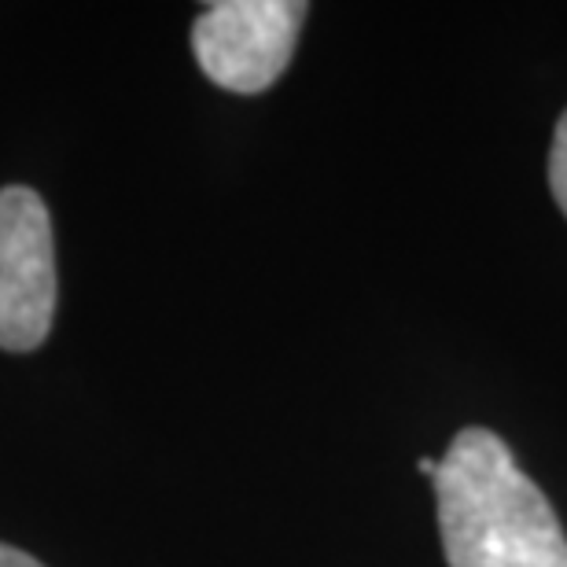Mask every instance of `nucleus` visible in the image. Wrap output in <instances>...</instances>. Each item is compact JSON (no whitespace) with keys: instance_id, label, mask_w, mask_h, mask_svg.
I'll list each match as a JSON object with an SVG mask.
<instances>
[{"instance_id":"f257e3e1","label":"nucleus","mask_w":567,"mask_h":567,"mask_svg":"<svg viewBox=\"0 0 567 567\" xmlns=\"http://www.w3.org/2000/svg\"><path fill=\"white\" fill-rule=\"evenodd\" d=\"M431 483L450 567H567V538L549 497L494 431H457Z\"/></svg>"},{"instance_id":"f03ea898","label":"nucleus","mask_w":567,"mask_h":567,"mask_svg":"<svg viewBox=\"0 0 567 567\" xmlns=\"http://www.w3.org/2000/svg\"><path fill=\"white\" fill-rule=\"evenodd\" d=\"M306 4L295 0H218L192 27L203 74L229 93H262L291 63Z\"/></svg>"},{"instance_id":"7ed1b4c3","label":"nucleus","mask_w":567,"mask_h":567,"mask_svg":"<svg viewBox=\"0 0 567 567\" xmlns=\"http://www.w3.org/2000/svg\"><path fill=\"white\" fill-rule=\"evenodd\" d=\"M55 317V240L33 188H0V350H33Z\"/></svg>"},{"instance_id":"20e7f679","label":"nucleus","mask_w":567,"mask_h":567,"mask_svg":"<svg viewBox=\"0 0 567 567\" xmlns=\"http://www.w3.org/2000/svg\"><path fill=\"white\" fill-rule=\"evenodd\" d=\"M549 188L557 207L567 214V111L557 122V133H553V152H549Z\"/></svg>"},{"instance_id":"39448f33","label":"nucleus","mask_w":567,"mask_h":567,"mask_svg":"<svg viewBox=\"0 0 567 567\" xmlns=\"http://www.w3.org/2000/svg\"><path fill=\"white\" fill-rule=\"evenodd\" d=\"M0 567H44L41 560H33L30 553H19L11 546H0Z\"/></svg>"},{"instance_id":"423d86ee","label":"nucleus","mask_w":567,"mask_h":567,"mask_svg":"<svg viewBox=\"0 0 567 567\" xmlns=\"http://www.w3.org/2000/svg\"><path fill=\"white\" fill-rule=\"evenodd\" d=\"M416 468H421L424 475H431V480H435V472H439V461H431V457H421V464H416Z\"/></svg>"}]
</instances>
